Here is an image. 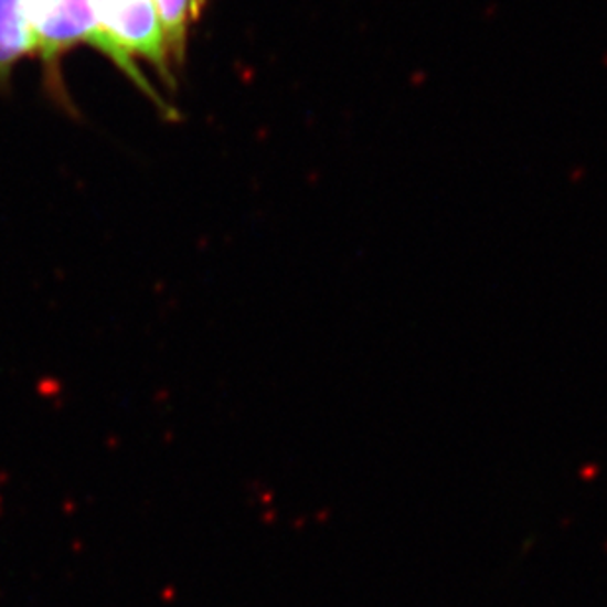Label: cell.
<instances>
[{
	"instance_id": "cell-1",
	"label": "cell",
	"mask_w": 607,
	"mask_h": 607,
	"mask_svg": "<svg viewBox=\"0 0 607 607\" xmlns=\"http://www.w3.org/2000/svg\"><path fill=\"white\" fill-rule=\"evenodd\" d=\"M20 7L36 42V52L44 60L47 79L54 81L55 87H60L57 75L63 55L77 45H89L107 55L136 87L143 90V95L160 105L161 110L168 108L143 77L138 63L126 60L108 42L95 19L90 0H20Z\"/></svg>"
},
{
	"instance_id": "cell-3",
	"label": "cell",
	"mask_w": 607,
	"mask_h": 607,
	"mask_svg": "<svg viewBox=\"0 0 607 607\" xmlns=\"http://www.w3.org/2000/svg\"><path fill=\"white\" fill-rule=\"evenodd\" d=\"M36 52L20 0H0V87L9 85L20 60Z\"/></svg>"
},
{
	"instance_id": "cell-4",
	"label": "cell",
	"mask_w": 607,
	"mask_h": 607,
	"mask_svg": "<svg viewBox=\"0 0 607 607\" xmlns=\"http://www.w3.org/2000/svg\"><path fill=\"white\" fill-rule=\"evenodd\" d=\"M160 17L170 67H181L191 28L201 19L205 0H153Z\"/></svg>"
},
{
	"instance_id": "cell-2",
	"label": "cell",
	"mask_w": 607,
	"mask_h": 607,
	"mask_svg": "<svg viewBox=\"0 0 607 607\" xmlns=\"http://www.w3.org/2000/svg\"><path fill=\"white\" fill-rule=\"evenodd\" d=\"M90 7L103 34L126 60L136 63L135 57H142L161 79H173L153 0H90Z\"/></svg>"
}]
</instances>
